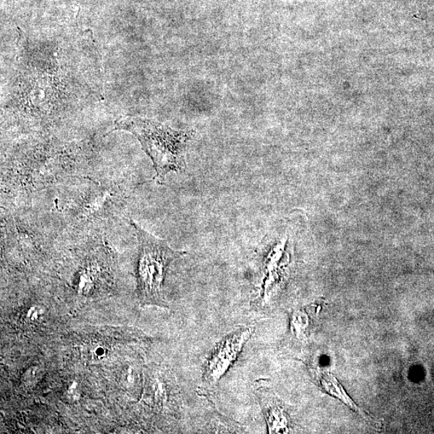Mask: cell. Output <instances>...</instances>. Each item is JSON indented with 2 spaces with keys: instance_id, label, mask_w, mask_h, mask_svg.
<instances>
[{
  "instance_id": "6da1fadb",
  "label": "cell",
  "mask_w": 434,
  "mask_h": 434,
  "mask_svg": "<svg viewBox=\"0 0 434 434\" xmlns=\"http://www.w3.org/2000/svg\"><path fill=\"white\" fill-rule=\"evenodd\" d=\"M4 86V111L20 119H56L100 100L101 61L91 32L37 36L21 32Z\"/></svg>"
},
{
  "instance_id": "5b68a950",
  "label": "cell",
  "mask_w": 434,
  "mask_h": 434,
  "mask_svg": "<svg viewBox=\"0 0 434 434\" xmlns=\"http://www.w3.org/2000/svg\"><path fill=\"white\" fill-rule=\"evenodd\" d=\"M260 404L267 421L268 429L270 433H286L288 430V418L279 404L275 401L270 400V397L263 394L262 390L259 392Z\"/></svg>"
},
{
  "instance_id": "277c9868",
  "label": "cell",
  "mask_w": 434,
  "mask_h": 434,
  "mask_svg": "<svg viewBox=\"0 0 434 434\" xmlns=\"http://www.w3.org/2000/svg\"><path fill=\"white\" fill-rule=\"evenodd\" d=\"M252 330H239L219 343L208 358L205 370V379L215 385L236 360L246 341L251 338Z\"/></svg>"
},
{
  "instance_id": "3957f363",
  "label": "cell",
  "mask_w": 434,
  "mask_h": 434,
  "mask_svg": "<svg viewBox=\"0 0 434 434\" xmlns=\"http://www.w3.org/2000/svg\"><path fill=\"white\" fill-rule=\"evenodd\" d=\"M138 243L137 266L138 297L142 306H169L164 295V282L171 263L186 254L174 250L167 241L158 239L131 219Z\"/></svg>"
},
{
  "instance_id": "7a4b0ae2",
  "label": "cell",
  "mask_w": 434,
  "mask_h": 434,
  "mask_svg": "<svg viewBox=\"0 0 434 434\" xmlns=\"http://www.w3.org/2000/svg\"><path fill=\"white\" fill-rule=\"evenodd\" d=\"M113 131L130 132L140 141L152 161L154 179L158 183H164L167 174L185 170V152L192 137L190 131L174 130L159 121L131 116L115 121Z\"/></svg>"
},
{
  "instance_id": "8992f818",
  "label": "cell",
  "mask_w": 434,
  "mask_h": 434,
  "mask_svg": "<svg viewBox=\"0 0 434 434\" xmlns=\"http://www.w3.org/2000/svg\"><path fill=\"white\" fill-rule=\"evenodd\" d=\"M318 380L320 382L323 389L327 391L330 395L339 399L341 402H343L350 409L363 415L361 409H358L355 402L346 394L344 387L339 383L334 376L327 373H318Z\"/></svg>"
}]
</instances>
